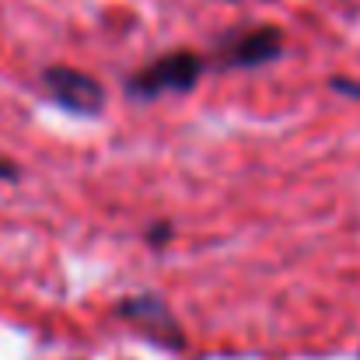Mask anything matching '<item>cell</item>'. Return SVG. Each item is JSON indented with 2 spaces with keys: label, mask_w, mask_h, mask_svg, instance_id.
<instances>
[{
  "label": "cell",
  "mask_w": 360,
  "mask_h": 360,
  "mask_svg": "<svg viewBox=\"0 0 360 360\" xmlns=\"http://www.w3.org/2000/svg\"><path fill=\"white\" fill-rule=\"evenodd\" d=\"M203 77V60L189 49L179 53H165L154 63H147L143 70H136L126 84V91L133 98H161V95H182L189 88H196V81Z\"/></svg>",
  "instance_id": "cell-1"
},
{
  "label": "cell",
  "mask_w": 360,
  "mask_h": 360,
  "mask_svg": "<svg viewBox=\"0 0 360 360\" xmlns=\"http://www.w3.org/2000/svg\"><path fill=\"white\" fill-rule=\"evenodd\" d=\"M42 88L49 91V98L67 109V112H77V116H98L105 109V88L84 74V70H74V67H46L42 74Z\"/></svg>",
  "instance_id": "cell-2"
},
{
  "label": "cell",
  "mask_w": 360,
  "mask_h": 360,
  "mask_svg": "<svg viewBox=\"0 0 360 360\" xmlns=\"http://www.w3.org/2000/svg\"><path fill=\"white\" fill-rule=\"evenodd\" d=\"M283 53V35L273 25H255V28H241L235 35H228L221 42V67L231 70H252L262 67L269 60H276Z\"/></svg>",
  "instance_id": "cell-3"
},
{
  "label": "cell",
  "mask_w": 360,
  "mask_h": 360,
  "mask_svg": "<svg viewBox=\"0 0 360 360\" xmlns=\"http://www.w3.org/2000/svg\"><path fill=\"white\" fill-rule=\"evenodd\" d=\"M120 315L126 319V322L140 326L150 340H158V343H165V347H172V343L179 347V343H182V333H179L175 315H172L158 297H150V294H136V297L122 301Z\"/></svg>",
  "instance_id": "cell-4"
},
{
  "label": "cell",
  "mask_w": 360,
  "mask_h": 360,
  "mask_svg": "<svg viewBox=\"0 0 360 360\" xmlns=\"http://www.w3.org/2000/svg\"><path fill=\"white\" fill-rule=\"evenodd\" d=\"M333 88H336V91H347V95H354V98H360V84L357 81H333Z\"/></svg>",
  "instance_id": "cell-5"
},
{
  "label": "cell",
  "mask_w": 360,
  "mask_h": 360,
  "mask_svg": "<svg viewBox=\"0 0 360 360\" xmlns=\"http://www.w3.org/2000/svg\"><path fill=\"white\" fill-rule=\"evenodd\" d=\"M4 179H7V182H11V179H18V168H14V165H11V161L0 154V182H4Z\"/></svg>",
  "instance_id": "cell-6"
}]
</instances>
